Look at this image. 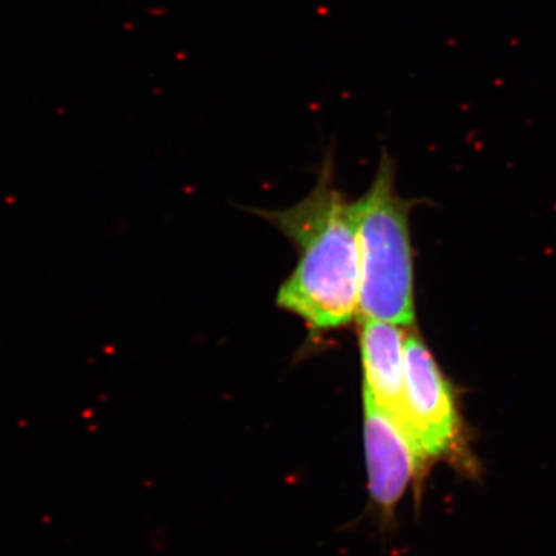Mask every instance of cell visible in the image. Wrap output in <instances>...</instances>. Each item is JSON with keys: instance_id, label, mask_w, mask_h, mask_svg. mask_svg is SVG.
<instances>
[{"instance_id": "1", "label": "cell", "mask_w": 556, "mask_h": 556, "mask_svg": "<svg viewBox=\"0 0 556 556\" xmlns=\"http://www.w3.org/2000/svg\"><path fill=\"white\" fill-rule=\"evenodd\" d=\"M298 248V268L281 285L277 305L314 331L346 327L358 314L356 203L336 188L327 156L313 192L285 211L260 212Z\"/></svg>"}, {"instance_id": "2", "label": "cell", "mask_w": 556, "mask_h": 556, "mask_svg": "<svg viewBox=\"0 0 556 556\" xmlns=\"http://www.w3.org/2000/svg\"><path fill=\"white\" fill-rule=\"evenodd\" d=\"M386 150L368 192L356 203L361 291L358 318L412 327L415 321L409 203L396 192Z\"/></svg>"}, {"instance_id": "3", "label": "cell", "mask_w": 556, "mask_h": 556, "mask_svg": "<svg viewBox=\"0 0 556 556\" xmlns=\"http://www.w3.org/2000/svg\"><path fill=\"white\" fill-rule=\"evenodd\" d=\"M401 427L424 463L463 459V420L455 388L417 332L405 338V393Z\"/></svg>"}, {"instance_id": "4", "label": "cell", "mask_w": 556, "mask_h": 556, "mask_svg": "<svg viewBox=\"0 0 556 556\" xmlns=\"http://www.w3.org/2000/svg\"><path fill=\"white\" fill-rule=\"evenodd\" d=\"M364 448L372 507L383 519H391L409 486L422 477L426 463L397 420L367 397H364Z\"/></svg>"}, {"instance_id": "5", "label": "cell", "mask_w": 556, "mask_h": 556, "mask_svg": "<svg viewBox=\"0 0 556 556\" xmlns=\"http://www.w3.org/2000/svg\"><path fill=\"white\" fill-rule=\"evenodd\" d=\"M358 345L364 368V397L401 426L405 393L404 327L390 321L358 318Z\"/></svg>"}]
</instances>
